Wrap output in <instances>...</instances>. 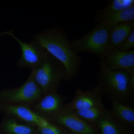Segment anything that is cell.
Listing matches in <instances>:
<instances>
[{
    "instance_id": "6da1fadb",
    "label": "cell",
    "mask_w": 134,
    "mask_h": 134,
    "mask_svg": "<svg viewBox=\"0 0 134 134\" xmlns=\"http://www.w3.org/2000/svg\"><path fill=\"white\" fill-rule=\"evenodd\" d=\"M34 39L62 63L66 71L65 81H70L76 77L80 71L82 58L71 49L70 41L63 29H47L36 34Z\"/></svg>"
},
{
    "instance_id": "7a4b0ae2",
    "label": "cell",
    "mask_w": 134,
    "mask_h": 134,
    "mask_svg": "<svg viewBox=\"0 0 134 134\" xmlns=\"http://www.w3.org/2000/svg\"><path fill=\"white\" fill-rule=\"evenodd\" d=\"M102 95L125 104L133 91L134 81L123 70H112L100 60L97 86Z\"/></svg>"
},
{
    "instance_id": "3957f363",
    "label": "cell",
    "mask_w": 134,
    "mask_h": 134,
    "mask_svg": "<svg viewBox=\"0 0 134 134\" xmlns=\"http://www.w3.org/2000/svg\"><path fill=\"white\" fill-rule=\"evenodd\" d=\"M110 26L98 22L93 29L80 38L70 41V46L74 52L90 53L104 59L110 51L109 36Z\"/></svg>"
},
{
    "instance_id": "277c9868",
    "label": "cell",
    "mask_w": 134,
    "mask_h": 134,
    "mask_svg": "<svg viewBox=\"0 0 134 134\" xmlns=\"http://www.w3.org/2000/svg\"><path fill=\"white\" fill-rule=\"evenodd\" d=\"M31 72L44 95L57 92L66 74L62 63L48 52L41 65L32 70Z\"/></svg>"
},
{
    "instance_id": "5b68a950",
    "label": "cell",
    "mask_w": 134,
    "mask_h": 134,
    "mask_svg": "<svg viewBox=\"0 0 134 134\" xmlns=\"http://www.w3.org/2000/svg\"><path fill=\"white\" fill-rule=\"evenodd\" d=\"M44 93L31 72L29 78L19 87L5 89L0 92V104L31 106L43 97Z\"/></svg>"
},
{
    "instance_id": "8992f818",
    "label": "cell",
    "mask_w": 134,
    "mask_h": 134,
    "mask_svg": "<svg viewBox=\"0 0 134 134\" xmlns=\"http://www.w3.org/2000/svg\"><path fill=\"white\" fill-rule=\"evenodd\" d=\"M1 34L11 36L20 46L22 54L17 63L18 67H27L32 70L37 68L43 62L47 52L34 39L31 42L26 43L18 38L12 31L3 32Z\"/></svg>"
},
{
    "instance_id": "52a82bcc",
    "label": "cell",
    "mask_w": 134,
    "mask_h": 134,
    "mask_svg": "<svg viewBox=\"0 0 134 134\" xmlns=\"http://www.w3.org/2000/svg\"><path fill=\"white\" fill-rule=\"evenodd\" d=\"M52 121L68 130L72 134H97L96 126L89 124L78 116L65 104Z\"/></svg>"
},
{
    "instance_id": "ba28073f",
    "label": "cell",
    "mask_w": 134,
    "mask_h": 134,
    "mask_svg": "<svg viewBox=\"0 0 134 134\" xmlns=\"http://www.w3.org/2000/svg\"><path fill=\"white\" fill-rule=\"evenodd\" d=\"M66 99L65 97L57 91L50 92L45 94L30 108L41 118L52 121L65 105Z\"/></svg>"
},
{
    "instance_id": "9c48e42d",
    "label": "cell",
    "mask_w": 134,
    "mask_h": 134,
    "mask_svg": "<svg viewBox=\"0 0 134 134\" xmlns=\"http://www.w3.org/2000/svg\"><path fill=\"white\" fill-rule=\"evenodd\" d=\"M0 111L5 115L36 128L43 126L47 121L38 115L28 106L0 104Z\"/></svg>"
},
{
    "instance_id": "30bf717a",
    "label": "cell",
    "mask_w": 134,
    "mask_h": 134,
    "mask_svg": "<svg viewBox=\"0 0 134 134\" xmlns=\"http://www.w3.org/2000/svg\"><path fill=\"white\" fill-rule=\"evenodd\" d=\"M103 60L106 66L112 70L127 72L134 81V50L111 51Z\"/></svg>"
},
{
    "instance_id": "8fae6325",
    "label": "cell",
    "mask_w": 134,
    "mask_h": 134,
    "mask_svg": "<svg viewBox=\"0 0 134 134\" xmlns=\"http://www.w3.org/2000/svg\"><path fill=\"white\" fill-rule=\"evenodd\" d=\"M102 96L97 86L86 91L77 89L74 98L66 105L74 111L102 107L104 106Z\"/></svg>"
},
{
    "instance_id": "7c38bea8",
    "label": "cell",
    "mask_w": 134,
    "mask_h": 134,
    "mask_svg": "<svg viewBox=\"0 0 134 134\" xmlns=\"http://www.w3.org/2000/svg\"><path fill=\"white\" fill-rule=\"evenodd\" d=\"M134 30V21L124 22L110 26L109 36L110 52L117 50Z\"/></svg>"
},
{
    "instance_id": "4fadbf2b",
    "label": "cell",
    "mask_w": 134,
    "mask_h": 134,
    "mask_svg": "<svg viewBox=\"0 0 134 134\" xmlns=\"http://www.w3.org/2000/svg\"><path fill=\"white\" fill-rule=\"evenodd\" d=\"M95 21L111 26L124 22L134 21V7L119 12L103 13L97 11Z\"/></svg>"
},
{
    "instance_id": "5bb4252c",
    "label": "cell",
    "mask_w": 134,
    "mask_h": 134,
    "mask_svg": "<svg viewBox=\"0 0 134 134\" xmlns=\"http://www.w3.org/2000/svg\"><path fill=\"white\" fill-rule=\"evenodd\" d=\"M110 111L113 117L120 124L126 128L134 126V109L126 104L111 100Z\"/></svg>"
},
{
    "instance_id": "9a60e30c",
    "label": "cell",
    "mask_w": 134,
    "mask_h": 134,
    "mask_svg": "<svg viewBox=\"0 0 134 134\" xmlns=\"http://www.w3.org/2000/svg\"><path fill=\"white\" fill-rule=\"evenodd\" d=\"M0 129L7 134H39L37 128L7 115L2 120Z\"/></svg>"
},
{
    "instance_id": "2e32d148",
    "label": "cell",
    "mask_w": 134,
    "mask_h": 134,
    "mask_svg": "<svg viewBox=\"0 0 134 134\" xmlns=\"http://www.w3.org/2000/svg\"><path fill=\"white\" fill-rule=\"evenodd\" d=\"M96 127L101 134H127L129 131L120 124L113 117L110 111L107 109Z\"/></svg>"
},
{
    "instance_id": "e0dca14e",
    "label": "cell",
    "mask_w": 134,
    "mask_h": 134,
    "mask_svg": "<svg viewBox=\"0 0 134 134\" xmlns=\"http://www.w3.org/2000/svg\"><path fill=\"white\" fill-rule=\"evenodd\" d=\"M106 108L104 106L74 111L79 117L89 124L96 126L103 116Z\"/></svg>"
},
{
    "instance_id": "ac0fdd59",
    "label": "cell",
    "mask_w": 134,
    "mask_h": 134,
    "mask_svg": "<svg viewBox=\"0 0 134 134\" xmlns=\"http://www.w3.org/2000/svg\"><path fill=\"white\" fill-rule=\"evenodd\" d=\"M134 7V0H111L103 9L99 10L103 13L119 12Z\"/></svg>"
},
{
    "instance_id": "d6986e66",
    "label": "cell",
    "mask_w": 134,
    "mask_h": 134,
    "mask_svg": "<svg viewBox=\"0 0 134 134\" xmlns=\"http://www.w3.org/2000/svg\"><path fill=\"white\" fill-rule=\"evenodd\" d=\"M37 129L39 134H72L62 126L49 121Z\"/></svg>"
},
{
    "instance_id": "ffe728a7",
    "label": "cell",
    "mask_w": 134,
    "mask_h": 134,
    "mask_svg": "<svg viewBox=\"0 0 134 134\" xmlns=\"http://www.w3.org/2000/svg\"><path fill=\"white\" fill-rule=\"evenodd\" d=\"M134 47V30L131 32L128 37L117 48L120 51H129L133 50Z\"/></svg>"
},
{
    "instance_id": "44dd1931",
    "label": "cell",
    "mask_w": 134,
    "mask_h": 134,
    "mask_svg": "<svg viewBox=\"0 0 134 134\" xmlns=\"http://www.w3.org/2000/svg\"><path fill=\"white\" fill-rule=\"evenodd\" d=\"M127 134H134V132H132V131H129V132Z\"/></svg>"
}]
</instances>
